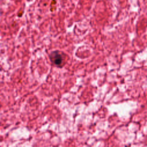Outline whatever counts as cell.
<instances>
[{
    "label": "cell",
    "instance_id": "1",
    "mask_svg": "<svg viewBox=\"0 0 147 147\" xmlns=\"http://www.w3.org/2000/svg\"><path fill=\"white\" fill-rule=\"evenodd\" d=\"M51 61L57 67H61L63 65L64 61V56L59 51H56L52 52L50 55Z\"/></svg>",
    "mask_w": 147,
    "mask_h": 147
}]
</instances>
